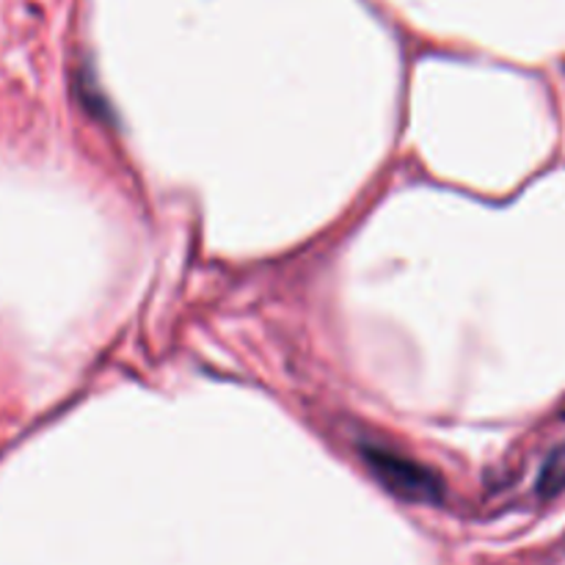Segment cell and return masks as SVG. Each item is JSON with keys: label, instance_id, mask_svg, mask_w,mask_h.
<instances>
[{"label": "cell", "instance_id": "obj_1", "mask_svg": "<svg viewBox=\"0 0 565 565\" xmlns=\"http://www.w3.org/2000/svg\"><path fill=\"white\" fill-rule=\"evenodd\" d=\"M362 456L375 478L392 491L412 502H439L441 500V478L430 472L423 463L412 461L403 452L386 450V447L367 445L362 447Z\"/></svg>", "mask_w": 565, "mask_h": 565}, {"label": "cell", "instance_id": "obj_2", "mask_svg": "<svg viewBox=\"0 0 565 565\" xmlns=\"http://www.w3.org/2000/svg\"><path fill=\"white\" fill-rule=\"evenodd\" d=\"M565 489V445L557 447L550 458H546L544 469L539 478L541 497H555L557 491Z\"/></svg>", "mask_w": 565, "mask_h": 565}]
</instances>
